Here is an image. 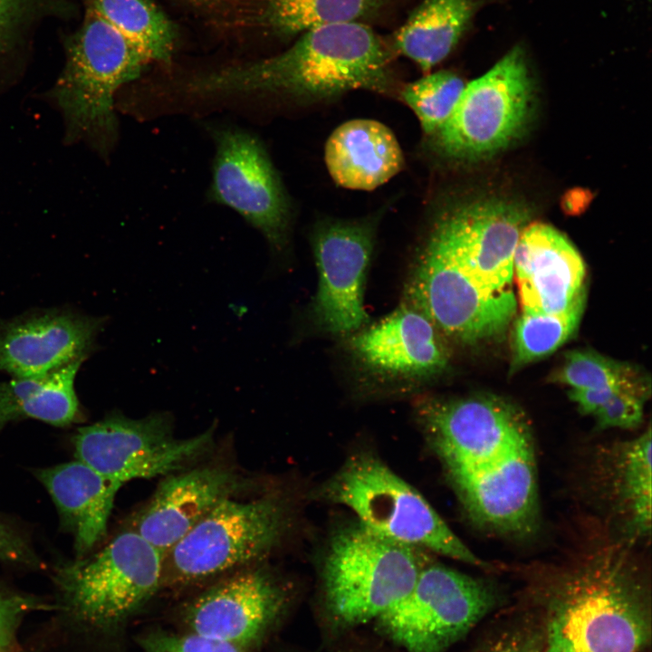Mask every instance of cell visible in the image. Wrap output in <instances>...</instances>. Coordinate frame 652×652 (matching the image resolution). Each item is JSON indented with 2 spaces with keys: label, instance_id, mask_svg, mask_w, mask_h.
<instances>
[{
  "label": "cell",
  "instance_id": "cell-1",
  "mask_svg": "<svg viewBox=\"0 0 652 652\" xmlns=\"http://www.w3.org/2000/svg\"><path fill=\"white\" fill-rule=\"evenodd\" d=\"M417 414L471 521L501 536L532 533L539 521V490L524 415L492 396L425 398Z\"/></svg>",
  "mask_w": 652,
  "mask_h": 652
},
{
  "label": "cell",
  "instance_id": "cell-2",
  "mask_svg": "<svg viewBox=\"0 0 652 652\" xmlns=\"http://www.w3.org/2000/svg\"><path fill=\"white\" fill-rule=\"evenodd\" d=\"M525 590V604L542 623V652H644L650 646V580L623 545L535 571Z\"/></svg>",
  "mask_w": 652,
  "mask_h": 652
},
{
  "label": "cell",
  "instance_id": "cell-3",
  "mask_svg": "<svg viewBox=\"0 0 652 652\" xmlns=\"http://www.w3.org/2000/svg\"><path fill=\"white\" fill-rule=\"evenodd\" d=\"M391 53L369 26L342 23L312 29L283 53L193 78L194 94L266 92L304 102L332 100L352 90L397 94Z\"/></svg>",
  "mask_w": 652,
  "mask_h": 652
},
{
  "label": "cell",
  "instance_id": "cell-4",
  "mask_svg": "<svg viewBox=\"0 0 652 652\" xmlns=\"http://www.w3.org/2000/svg\"><path fill=\"white\" fill-rule=\"evenodd\" d=\"M61 42L64 64L50 94L64 118L65 138L107 149L116 129L114 94L152 62L111 24L87 9H82L80 24L63 33Z\"/></svg>",
  "mask_w": 652,
  "mask_h": 652
},
{
  "label": "cell",
  "instance_id": "cell-5",
  "mask_svg": "<svg viewBox=\"0 0 652 652\" xmlns=\"http://www.w3.org/2000/svg\"><path fill=\"white\" fill-rule=\"evenodd\" d=\"M431 562L427 551L386 538L360 523L332 537L322 570L326 614L340 629L374 621L402 599Z\"/></svg>",
  "mask_w": 652,
  "mask_h": 652
},
{
  "label": "cell",
  "instance_id": "cell-6",
  "mask_svg": "<svg viewBox=\"0 0 652 652\" xmlns=\"http://www.w3.org/2000/svg\"><path fill=\"white\" fill-rule=\"evenodd\" d=\"M318 494L350 508L359 523L386 538L481 565L427 500L371 455L349 458Z\"/></svg>",
  "mask_w": 652,
  "mask_h": 652
},
{
  "label": "cell",
  "instance_id": "cell-7",
  "mask_svg": "<svg viewBox=\"0 0 652 652\" xmlns=\"http://www.w3.org/2000/svg\"><path fill=\"white\" fill-rule=\"evenodd\" d=\"M505 603L494 582L430 562L373 622L399 652H448Z\"/></svg>",
  "mask_w": 652,
  "mask_h": 652
},
{
  "label": "cell",
  "instance_id": "cell-8",
  "mask_svg": "<svg viewBox=\"0 0 652 652\" xmlns=\"http://www.w3.org/2000/svg\"><path fill=\"white\" fill-rule=\"evenodd\" d=\"M533 99L524 53L514 47L488 72L465 85L450 117L427 136V147L438 158L454 162L491 156L524 130Z\"/></svg>",
  "mask_w": 652,
  "mask_h": 652
},
{
  "label": "cell",
  "instance_id": "cell-9",
  "mask_svg": "<svg viewBox=\"0 0 652 652\" xmlns=\"http://www.w3.org/2000/svg\"><path fill=\"white\" fill-rule=\"evenodd\" d=\"M163 557L130 527L95 554L60 565L55 581L73 616L92 627H110L161 587Z\"/></svg>",
  "mask_w": 652,
  "mask_h": 652
},
{
  "label": "cell",
  "instance_id": "cell-10",
  "mask_svg": "<svg viewBox=\"0 0 652 652\" xmlns=\"http://www.w3.org/2000/svg\"><path fill=\"white\" fill-rule=\"evenodd\" d=\"M286 525L281 500L228 498L219 503L163 557L161 587L197 581L263 558Z\"/></svg>",
  "mask_w": 652,
  "mask_h": 652
},
{
  "label": "cell",
  "instance_id": "cell-11",
  "mask_svg": "<svg viewBox=\"0 0 652 652\" xmlns=\"http://www.w3.org/2000/svg\"><path fill=\"white\" fill-rule=\"evenodd\" d=\"M215 427L187 438L173 434L169 413L130 418L112 412L80 427L72 442L75 457L105 479L120 486L134 479L168 475L203 455L213 442Z\"/></svg>",
  "mask_w": 652,
  "mask_h": 652
},
{
  "label": "cell",
  "instance_id": "cell-12",
  "mask_svg": "<svg viewBox=\"0 0 652 652\" xmlns=\"http://www.w3.org/2000/svg\"><path fill=\"white\" fill-rule=\"evenodd\" d=\"M406 303L428 316L445 337L465 344L502 334L517 305L513 292L485 291L448 249L427 235L407 286Z\"/></svg>",
  "mask_w": 652,
  "mask_h": 652
},
{
  "label": "cell",
  "instance_id": "cell-13",
  "mask_svg": "<svg viewBox=\"0 0 652 652\" xmlns=\"http://www.w3.org/2000/svg\"><path fill=\"white\" fill-rule=\"evenodd\" d=\"M529 213L499 197L455 201L433 215L427 233L447 248L492 293L513 292V256Z\"/></svg>",
  "mask_w": 652,
  "mask_h": 652
},
{
  "label": "cell",
  "instance_id": "cell-14",
  "mask_svg": "<svg viewBox=\"0 0 652 652\" xmlns=\"http://www.w3.org/2000/svg\"><path fill=\"white\" fill-rule=\"evenodd\" d=\"M214 139L211 198L239 213L264 235L273 252H283L291 206L264 146L252 134L232 128L216 129Z\"/></svg>",
  "mask_w": 652,
  "mask_h": 652
},
{
  "label": "cell",
  "instance_id": "cell-15",
  "mask_svg": "<svg viewBox=\"0 0 652 652\" xmlns=\"http://www.w3.org/2000/svg\"><path fill=\"white\" fill-rule=\"evenodd\" d=\"M375 225L369 219L326 220L313 233L319 281L312 311L327 332L350 335L368 323L364 291Z\"/></svg>",
  "mask_w": 652,
  "mask_h": 652
},
{
  "label": "cell",
  "instance_id": "cell-16",
  "mask_svg": "<svg viewBox=\"0 0 652 652\" xmlns=\"http://www.w3.org/2000/svg\"><path fill=\"white\" fill-rule=\"evenodd\" d=\"M107 317L72 308H49L0 320V372L14 378L45 375L98 348Z\"/></svg>",
  "mask_w": 652,
  "mask_h": 652
},
{
  "label": "cell",
  "instance_id": "cell-17",
  "mask_svg": "<svg viewBox=\"0 0 652 652\" xmlns=\"http://www.w3.org/2000/svg\"><path fill=\"white\" fill-rule=\"evenodd\" d=\"M286 592L267 571L234 574L196 598L187 609L191 632L245 650L275 623L286 605Z\"/></svg>",
  "mask_w": 652,
  "mask_h": 652
},
{
  "label": "cell",
  "instance_id": "cell-18",
  "mask_svg": "<svg viewBox=\"0 0 652 652\" xmlns=\"http://www.w3.org/2000/svg\"><path fill=\"white\" fill-rule=\"evenodd\" d=\"M585 264L557 229L528 224L513 256V279L523 312L566 313L585 303Z\"/></svg>",
  "mask_w": 652,
  "mask_h": 652
},
{
  "label": "cell",
  "instance_id": "cell-19",
  "mask_svg": "<svg viewBox=\"0 0 652 652\" xmlns=\"http://www.w3.org/2000/svg\"><path fill=\"white\" fill-rule=\"evenodd\" d=\"M348 344L361 364L384 376L427 378L443 371L449 361L445 335L428 316L406 302L350 334Z\"/></svg>",
  "mask_w": 652,
  "mask_h": 652
},
{
  "label": "cell",
  "instance_id": "cell-20",
  "mask_svg": "<svg viewBox=\"0 0 652 652\" xmlns=\"http://www.w3.org/2000/svg\"><path fill=\"white\" fill-rule=\"evenodd\" d=\"M244 486L232 470L207 465L168 475L131 528L163 556L219 503Z\"/></svg>",
  "mask_w": 652,
  "mask_h": 652
},
{
  "label": "cell",
  "instance_id": "cell-21",
  "mask_svg": "<svg viewBox=\"0 0 652 652\" xmlns=\"http://www.w3.org/2000/svg\"><path fill=\"white\" fill-rule=\"evenodd\" d=\"M52 497L77 558L85 557L106 535L120 487L81 460L34 471Z\"/></svg>",
  "mask_w": 652,
  "mask_h": 652
},
{
  "label": "cell",
  "instance_id": "cell-22",
  "mask_svg": "<svg viewBox=\"0 0 652 652\" xmlns=\"http://www.w3.org/2000/svg\"><path fill=\"white\" fill-rule=\"evenodd\" d=\"M324 159L336 184L356 190L377 188L404 166L393 132L368 119L351 120L336 128L326 141Z\"/></svg>",
  "mask_w": 652,
  "mask_h": 652
},
{
  "label": "cell",
  "instance_id": "cell-23",
  "mask_svg": "<svg viewBox=\"0 0 652 652\" xmlns=\"http://www.w3.org/2000/svg\"><path fill=\"white\" fill-rule=\"evenodd\" d=\"M84 361H72L43 376L0 381V431L28 418L55 427L82 421L84 414L74 383Z\"/></svg>",
  "mask_w": 652,
  "mask_h": 652
},
{
  "label": "cell",
  "instance_id": "cell-24",
  "mask_svg": "<svg viewBox=\"0 0 652 652\" xmlns=\"http://www.w3.org/2000/svg\"><path fill=\"white\" fill-rule=\"evenodd\" d=\"M473 0H425L395 36V47L428 73L455 49L475 13Z\"/></svg>",
  "mask_w": 652,
  "mask_h": 652
},
{
  "label": "cell",
  "instance_id": "cell-25",
  "mask_svg": "<svg viewBox=\"0 0 652 652\" xmlns=\"http://www.w3.org/2000/svg\"><path fill=\"white\" fill-rule=\"evenodd\" d=\"M651 428L623 443L613 459V494L626 525L635 536L651 529Z\"/></svg>",
  "mask_w": 652,
  "mask_h": 652
},
{
  "label": "cell",
  "instance_id": "cell-26",
  "mask_svg": "<svg viewBox=\"0 0 652 652\" xmlns=\"http://www.w3.org/2000/svg\"><path fill=\"white\" fill-rule=\"evenodd\" d=\"M117 29L152 62H168L177 39L173 23L151 0H78Z\"/></svg>",
  "mask_w": 652,
  "mask_h": 652
},
{
  "label": "cell",
  "instance_id": "cell-27",
  "mask_svg": "<svg viewBox=\"0 0 652 652\" xmlns=\"http://www.w3.org/2000/svg\"><path fill=\"white\" fill-rule=\"evenodd\" d=\"M81 14L78 0H0V75L24 61L46 23Z\"/></svg>",
  "mask_w": 652,
  "mask_h": 652
},
{
  "label": "cell",
  "instance_id": "cell-28",
  "mask_svg": "<svg viewBox=\"0 0 652 652\" xmlns=\"http://www.w3.org/2000/svg\"><path fill=\"white\" fill-rule=\"evenodd\" d=\"M384 0H269L265 17L278 34L294 35L314 28L358 22L375 14Z\"/></svg>",
  "mask_w": 652,
  "mask_h": 652
},
{
  "label": "cell",
  "instance_id": "cell-29",
  "mask_svg": "<svg viewBox=\"0 0 652 652\" xmlns=\"http://www.w3.org/2000/svg\"><path fill=\"white\" fill-rule=\"evenodd\" d=\"M583 307L561 314L522 312L513 325L512 370L542 359L563 345L576 331Z\"/></svg>",
  "mask_w": 652,
  "mask_h": 652
},
{
  "label": "cell",
  "instance_id": "cell-30",
  "mask_svg": "<svg viewBox=\"0 0 652 652\" xmlns=\"http://www.w3.org/2000/svg\"><path fill=\"white\" fill-rule=\"evenodd\" d=\"M465 87L455 73L439 71L405 85L398 95L415 112L427 137L450 117Z\"/></svg>",
  "mask_w": 652,
  "mask_h": 652
},
{
  "label": "cell",
  "instance_id": "cell-31",
  "mask_svg": "<svg viewBox=\"0 0 652 652\" xmlns=\"http://www.w3.org/2000/svg\"><path fill=\"white\" fill-rule=\"evenodd\" d=\"M543 643L540 616L524 604L494 622L469 652H542Z\"/></svg>",
  "mask_w": 652,
  "mask_h": 652
},
{
  "label": "cell",
  "instance_id": "cell-32",
  "mask_svg": "<svg viewBox=\"0 0 652 652\" xmlns=\"http://www.w3.org/2000/svg\"><path fill=\"white\" fill-rule=\"evenodd\" d=\"M571 389H595L637 379L634 369L590 350H571L553 376Z\"/></svg>",
  "mask_w": 652,
  "mask_h": 652
},
{
  "label": "cell",
  "instance_id": "cell-33",
  "mask_svg": "<svg viewBox=\"0 0 652 652\" xmlns=\"http://www.w3.org/2000/svg\"><path fill=\"white\" fill-rule=\"evenodd\" d=\"M646 388L639 384L626 388L600 407L592 417L600 428L631 429L643 420Z\"/></svg>",
  "mask_w": 652,
  "mask_h": 652
},
{
  "label": "cell",
  "instance_id": "cell-34",
  "mask_svg": "<svg viewBox=\"0 0 652 652\" xmlns=\"http://www.w3.org/2000/svg\"><path fill=\"white\" fill-rule=\"evenodd\" d=\"M141 647L144 652H244L235 645L193 632H152L143 638Z\"/></svg>",
  "mask_w": 652,
  "mask_h": 652
},
{
  "label": "cell",
  "instance_id": "cell-35",
  "mask_svg": "<svg viewBox=\"0 0 652 652\" xmlns=\"http://www.w3.org/2000/svg\"><path fill=\"white\" fill-rule=\"evenodd\" d=\"M0 561L38 566L40 561L30 543L18 532L0 521Z\"/></svg>",
  "mask_w": 652,
  "mask_h": 652
},
{
  "label": "cell",
  "instance_id": "cell-36",
  "mask_svg": "<svg viewBox=\"0 0 652 652\" xmlns=\"http://www.w3.org/2000/svg\"><path fill=\"white\" fill-rule=\"evenodd\" d=\"M642 384L638 379L622 381L595 389H570V398L579 407L581 413L593 416L608 400L618 392Z\"/></svg>",
  "mask_w": 652,
  "mask_h": 652
},
{
  "label": "cell",
  "instance_id": "cell-37",
  "mask_svg": "<svg viewBox=\"0 0 652 652\" xmlns=\"http://www.w3.org/2000/svg\"><path fill=\"white\" fill-rule=\"evenodd\" d=\"M187 3L206 10H219L224 7V0H186Z\"/></svg>",
  "mask_w": 652,
  "mask_h": 652
},
{
  "label": "cell",
  "instance_id": "cell-38",
  "mask_svg": "<svg viewBox=\"0 0 652 652\" xmlns=\"http://www.w3.org/2000/svg\"><path fill=\"white\" fill-rule=\"evenodd\" d=\"M331 652H366V651H362V650H359V649H358V650H357V649L355 650V649H353V648H341V649L340 648V649H336V650L331 651Z\"/></svg>",
  "mask_w": 652,
  "mask_h": 652
},
{
  "label": "cell",
  "instance_id": "cell-39",
  "mask_svg": "<svg viewBox=\"0 0 652 652\" xmlns=\"http://www.w3.org/2000/svg\"><path fill=\"white\" fill-rule=\"evenodd\" d=\"M0 652H13V651H12V649H8V650H0Z\"/></svg>",
  "mask_w": 652,
  "mask_h": 652
}]
</instances>
